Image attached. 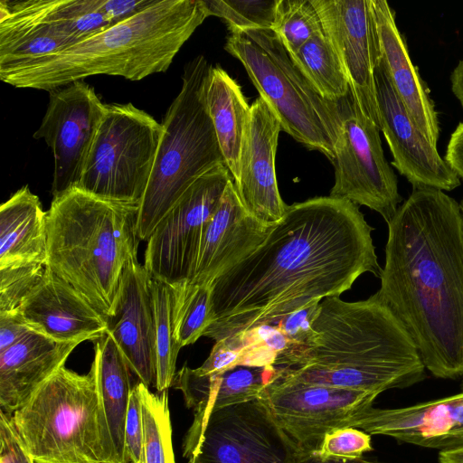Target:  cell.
Here are the masks:
<instances>
[{
	"instance_id": "6da1fadb",
	"label": "cell",
	"mask_w": 463,
	"mask_h": 463,
	"mask_svg": "<svg viewBox=\"0 0 463 463\" xmlns=\"http://www.w3.org/2000/svg\"><path fill=\"white\" fill-rule=\"evenodd\" d=\"M372 226L359 206L331 196L288 205L265 241L212 284L213 322L203 336L234 337L316 300L380 277Z\"/></svg>"
},
{
	"instance_id": "7a4b0ae2",
	"label": "cell",
	"mask_w": 463,
	"mask_h": 463,
	"mask_svg": "<svg viewBox=\"0 0 463 463\" xmlns=\"http://www.w3.org/2000/svg\"><path fill=\"white\" fill-rule=\"evenodd\" d=\"M375 293L441 379L463 376V213L444 191L416 189L387 223Z\"/></svg>"
},
{
	"instance_id": "3957f363",
	"label": "cell",
	"mask_w": 463,
	"mask_h": 463,
	"mask_svg": "<svg viewBox=\"0 0 463 463\" xmlns=\"http://www.w3.org/2000/svg\"><path fill=\"white\" fill-rule=\"evenodd\" d=\"M312 344L275 367L308 383L380 394L425 378L419 352L399 319L376 294L355 302L321 300Z\"/></svg>"
},
{
	"instance_id": "277c9868",
	"label": "cell",
	"mask_w": 463,
	"mask_h": 463,
	"mask_svg": "<svg viewBox=\"0 0 463 463\" xmlns=\"http://www.w3.org/2000/svg\"><path fill=\"white\" fill-rule=\"evenodd\" d=\"M209 16L203 0H155L137 14L61 51L0 68L15 88L53 90L105 74L140 80L165 72Z\"/></svg>"
},
{
	"instance_id": "5b68a950",
	"label": "cell",
	"mask_w": 463,
	"mask_h": 463,
	"mask_svg": "<svg viewBox=\"0 0 463 463\" xmlns=\"http://www.w3.org/2000/svg\"><path fill=\"white\" fill-rule=\"evenodd\" d=\"M138 206L71 188L52 197L46 212L48 269L108 320L116 313L124 269L137 259Z\"/></svg>"
},
{
	"instance_id": "8992f818",
	"label": "cell",
	"mask_w": 463,
	"mask_h": 463,
	"mask_svg": "<svg viewBox=\"0 0 463 463\" xmlns=\"http://www.w3.org/2000/svg\"><path fill=\"white\" fill-rule=\"evenodd\" d=\"M10 420L34 463H117L94 361L86 374L58 369Z\"/></svg>"
},
{
	"instance_id": "52a82bcc",
	"label": "cell",
	"mask_w": 463,
	"mask_h": 463,
	"mask_svg": "<svg viewBox=\"0 0 463 463\" xmlns=\"http://www.w3.org/2000/svg\"><path fill=\"white\" fill-rule=\"evenodd\" d=\"M211 67L203 55L185 65L181 90L161 122L164 134L138 206L140 241H147L161 219L197 178L225 164L205 103Z\"/></svg>"
},
{
	"instance_id": "ba28073f",
	"label": "cell",
	"mask_w": 463,
	"mask_h": 463,
	"mask_svg": "<svg viewBox=\"0 0 463 463\" xmlns=\"http://www.w3.org/2000/svg\"><path fill=\"white\" fill-rule=\"evenodd\" d=\"M224 49L238 59L281 130L334 161L340 120L336 102L322 99L270 29L230 33Z\"/></svg>"
},
{
	"instance_id": "9c48e42d",
	"label": "cell",
	"mask_w": 463,
	"mask_h": 463,
	"mask_svg": "<svg viewBox=\"0 0 463 463\" xmlns=\"http://www.w3.org/2000/svg\"><path fill=\"white\" fill-rule=\"evenodd\" d=\"M163 134L162 124L132 103L105 104L74 188L105 200L139 205Z\"/></svg>"
},
{
	"instance_id": "30bf717a",
	"label": "cell",
	"mask_w": 463,
	"mask_h": 463,
	"mask_svg": "<svg viewBox=\"0 0 463 463\" xmlns=\"http://www.w3.org/2000/svg\"><path fill=\"white\" fill-rule=\"evenodd\" d=\"M300 453L261 396L194 412L183 442L187 463H295Z\"/></svg>"
},
{
	"instance_id": "8fae6325",
	"label": "cell",
	"mask_w": 463,
	"mask_h": 463,
	"mask_svg": "<svg viewBox=\"0 0 463 463\" xmlns=\"http://www.w3.org/2000/svg\"><path fill=\"white\" fill-rule=\"evenodd\" d=\"M339 129L334 145L335 184L329 196L364 205L388 223L402 200L387 162L380 128L361 109L351 90L336 102Z\"/></svg>"
},
{
	"instance_id": "7c38bea8",
	"label": "cell",
	"mask_w": 463,
	"mask_h": 463,
	"mask_svg": "<svg viewBox=\"0 0 463 463\" xmlns=\"http://www.w3.org/2000/svg\"><path fill=\"white\" fill-rule=\"evenodd\" d=\"M232 179L225 164L197 178L161 219L147 240L144 266L169 286L189 284L207 224Z\"/></svg>"
},
{
	"instance_id": "4fadbf2b",
	"label": "cell",
	"mask_w": 463,
	"mask_h": 463,
	"mask_svg": "<svg viewBox=\"0 0 463 463\" xmlns=\"http://www.w3.org/2000/svg\"><path fill=\"white\" fill-rule=\"evenodd\" d=\"M378 394L300 382L275 373L261 397L302 452L316 451L325 435L351 427Z\"/></svg>"
},
{
	"instance_id": "5bb4252c",
	"label": "cell",
	"mask_w": 463,
	"mask_h": 463,
	"mask_svg": "<svg viewBox=\"0 0 463 463\" xmlns=\"http://www.w3.org/2000/svg\"><path fill=\"white\" fill-rule=\"evenodd\" d=\"M104 108L84 80L50 91L46 112L33 137L43 139L53 154L52 197L78 185Z\"/></svg>"
},
{
	"instance_id": "9a60e30c",
	"label": "cell",
	"mask_w": 463,
	"mask_h": 463,
	"mask_svg": "<svg viewBox=\"0 0 463 463\" xmlns=\"http://www.w3.org/2000/svg\"><path fill=\"white\" fill-rule=\"evenodd\" d=\"M362 111L380 128L374 69L381 53L370 0H311Z\"/></svg>"
},
{
	"instance_id": "2e32d148",
	"label": "cell",
	"mask_w": 463,
	"mask_h": 463,
	"mask_svg": "<svg viewBox=\"0 0 463 463\" xmlns=\"http://www.w3.org/2000/svg\"><path fill=\"white\" fill-rule=\"evenodd\" d=\"M380 130L392 156V165L413 190L433 188L449 192L461 180L420 131L409 115L381 62L374 69Z\"/></svg>"
},
{
	"instance_id": "e0dca14e",
	"label": "cell",
	"mask_w": 463,
	"mask_h": 463,
	"mask_svg": "<svg viewBox=\"0 0 463 463\" xmlns=\"http://www.w3.org/2000/svg\"><path fill=\"white\" fill-rule=\"evenodd\" d=\"M280 130L279 120L259 96L250 105L234 185L246 212L266 224L278 222L288 208L280 196L275 171Z\"/></svg>"
},
{
	"instance_id": "ac0fdd59",
	"label": "cell",
	"mask_w": 463,
	"mask_h": 463,
	"mask_svg": "<svg viewBox=\"0 0 463 463\" xmlns=\"http://www.w3.org/2000/svg\"><path fill=\"white\" fill-rule=\"evenodd\" d=\"M351 427L423 448L447 449L463 445V392L392 409L370 406Z\"/></svg>"
},
{
	"instance_id": "d6986e66",
	"label": "cell",
	"mask_w": 463,
	"mask_h": 463,
	"mask_svg": "<svg viewBox=\"0 0 463 463\" xmlns=\"http://www.w3.org/2000/svg\"><path fill=\"white\" fill-rule=\"evenodd\" d=\"M152 276L137 259L125 268L115 316L107 331L138 382L156 384L155 315Z\"/></svg>"
},
{
	"instance_id": "ffe728a7",
	"label": "cell",
	"mask_w": 463,
	"mask_h": 463,
	"mask_svg": "<svg viewBox=\"0 0 463 463\" xmlns=\"http://www.w3.org/2000/svg\"><path fill=\"white\" fill-rule=\"evenodd\" d=\"M17 313L33 331L61 342L97 341L109 330V320L48 268Z\"/></svg>"
},
{
	"instance_id": "44dd1931",
	"label": "cell",
	"mask_w": 463,
	"mask_h": 463,
	"mask_svg": "<svg viewBox=\"0 0 463 463\" xmlns=\"http://www.w3.org/2000/svg\"><path fill=\"white\" fill-rule=\"evenodd\" d=\"M274 224L263 223L246 212L232 179L207 224L188 285H212L222 272L253 252Z\"/></svg>"
},
{
	"instance_id": "7402d4cb",
	"label": "cell",
	"mask_w": 463,
	"mask_h": 463,
	"mask_svg": "<svg viewBox=\"0 0 463 463\" xmlns=\"http://www.w3.org/2000/svg\"><path fill=\"white\" fill-rule=\"evenodd\" d=\"M377 32L380 61L390 81L420 131L437 146L439 122L428 87L412 63L395 12L385 0H370Z\"/></svg>"
},
{
	"instance_id": "603a6c76",
	"label": "cell",
	"mask_w": 463,
	"mask_h": 463,
	"mask_svg": "<svg viewBox=\"0 0 463 463\" xmlns=\"http://www.w3.org/2000/svg\"><path fill=\"white\" fill-rule=\"evenodd\" d=\"M80 341L61 342L32 331L0 353V410L12 414L65 362Z\"/></svg>"
},
{
	"instance_id": "cb8c5ba5",
	"label": "cell",
	"mask_w": 463,
	"mask_h": 463,
	"mask_svg": "<svg viewBox=\"0 0 463 463\" xmlns=\"http://www.w3.org/2000/svg\"><path fill=\"white\" fill-rule=\"evenodd\" d=\"M274 373L272 365H237L214 373L184 365L176 373L172 386L181 391L186 406L198 412L260 398Z\"/></svg>"
},
{
	"instance_id": "d4e9b609",
	"label": "cell",
	"mask_w": 463,
	"mask_h": 463,
	"mask_svg": "<svg viewBox=\"0 0 463 463\" xmlns=\"http://www.w3.org/2000/svg\"><path fill=\"white\" fill-rule=\"evenodd\" d=\"M47 262L46 212L27 185L0 207V268Z\"/></svg>"
},
{
	"instance_id": "484cf974",
	"label": "cell",
	"mask_w": 463,
	"mask_h": 463,
	"mask_svg": "<svg viewBox=\"0 0 463 463\" xmlns=\"http://www.w3.org/2000/svg\"><path fill=\"white\" fill-rule=\"evenodd\" d=\"M204 97L225 165L236 183L250 106L241 85L220 66L211 67Z\"/></svg>"
},
{
	"instance_id": "4316f807",
	"label": "cell",
	"mask_w": 463,
	"mask_h": 463,
	"mask_svg": "<svg viewBox=\"0 0 463 463\" xmlns=\"http://www.w3.org/2000/svg\"><path fill=\"white\" fill-rule=\"evenodd\" d=\"M99 396L117 463H123L126 418L133 386L130 368L107 332L96 341L95 355Z\"/></svg>"
},
{
	"instance_id": "83f0119b",
	"label": "cell",
	"mask_w": 463,
	"mask_h": 463,
	"mask_svg": "<svg viewBox=\"0 0 463 463\" xmlns=\"http://www.w3.org/2000/svg\"><path fill=\"white\" fill-rule=\"evenodd\" d=\"M101 0H1L0 8L47 25L72 45L114 24L100 11Z\"/></svg>"
},
{
	"instance_id": "f1b7e54d",
	"label": "cell",
	"mask_w": 463,
	"mask_h": 463,
	"mask_svg": "<svg viewBox=\"0 0 463 463\" xmlns=\"http://www.w3.org/2000/svg\"><path fill=\"white\" fill-rule=\"evenodd\" d=\"M72 45L54 29L0 8V68Z\"/></svg>"
},
{
	"instance_id": "f546056e",
	"label": "cell",
	"mask_w": 463,
	"mask_h": 463,
	"mask_svg": "<svg viewBox=\"0 0 463 463\" xmlns=\"http://www.w3.org/2000/svg\"><path fill=\"white\" fill-rule=\"evenodd\" d=\"M289 56L297 69L325 100L335 103L349 92L350 86L343 65L324 31L315 34Z\"/></svg>"
},
{
	"instance_id": "4dcf8cb0",
	"label": "cell",
	"mask_w": 463,
	"mask_h": 463,
	"mask_svg": "<svg viewBox=\"0 0 463 463\" xmlns=\"http://www.w3.org/2000/svg\"><path fill=\"white\" fill-rule=\"evenodd\" d=\"M169 287L174 337L182 348L203 336L213 322L212 285Z\"/></svg>"
},
{
	"instance_id": "1f68e13d",
	"label": "cell",
	"mask_w": 463,
	"mask_h": 463,
	"mask_svg": "<svg viewBox=\"0 0 463 463\" xmlns=\"http://www.w3.org/2000/svg\"><path fill=\"white\" fill-rule=\"evenodd\" d=\"M136 386L142 408V463H175L167 391L152 392L141 382Z\"/></svg>"
},
{
	"instance_id": "d6a6232c",
	"label": "cell",
	"mask_w": 463,
	"mask_h": 463,
	"mask_svg": "<svg viewBox=\"0 0 463 463\" xmlns=\"http://www.w3.org/2000/svg\"><path fill=\"white\" fill-rule=\"evenodd\" d=\"M151 290L155 315L156 384L157 392L168 391L175 377L181 347L174 337L171 319L170 287L152 277Z\"/></svg>"
},
{
	"instance_id": "836d02e7",
	"label": "cell",
	"mask_w": 463,
	"mask_h": 463,
	"mask_svg": "<svg viewBox=\"0 0 463 463\" xmlns=\"http://www.w3.org/2000/svg\"><path fill=\"white\" fill-rule=\"evenodd\" d=\"M272 31L293 54L323 28L311 0H279Z\"/></svg>"
},
{
	"instance_id": "e575fe53",
	"label": "cell",
	"mask_w": 463,
	"mask_h": 463,
	"mask_svg": "<svg viewBox=\"0 0 463 463\" xmlns=\"http://www.w3.org/2000/svg\"><path fill=\"white\" fill-rule=\"evenodd\" d=\"M209 16L225 21L230 33L270 29L279 0H203Z\"/></svg>"
},
{
	"instance_id": "d590c367",
	"label": "cell",
	"mask_w": 463,
	"mask_h": 463,
	"mask_svg": "<svg viewBox=\"0 0 463 463\" xmlns=\"http://www.w3.org/2000/svg\"><path fill=\"white\" fill-rule=\"evenodd\" d=\"M47 262H23L0 268V314L17 313L29 293L40 283Z\"/></svg>"
},
{
	"instance_id": "8d00e7d4",
	"label": "cell",
	"mask_w": 463,
	"mask_h": 463,
	"mask_svg": "<svg viewBox=\"0 0 463 463\" xmlns=\"http://www.w3.org/2000/svg\"><path fill=\"white\" fill-rule=\"evenodd\" d=\"M372 449L370 434L354 427H343L326 433L313 453L322 459H354Z\"/></svg>"
},
{
	"instance_id": "74e56055",
	"label": "cell",
	"mask_w": 463,
	"mask_h": 463,
	"mask_svg": "<svg viewBox=\"0 0 463 463\" xmlns=\"http://www.w3.org/2000/svg\"><path fill=\"white\" fill-rule=\"evenodd\" d=\"M321 300H316L308 306L284 316L274 325L297 349L310 345L315 338L316 331L313 323L317 314Z\"/></svg>"
},
{
	"instance_id": "f35d334b",
	"label": "cell",
	"mask_w": 463,
	"mask_h": 463,
	"mask_svg": "<svg viewBox=\"0 0 463 463\" xmlns=\"http://www.w3.org/2000/svg\"><path fill=\"white\" fill-rule=\"evenodd\" d=\"M142 408L135 383L132 388L126 418L123 463H142Z\"/></svg>"
},
{
	"instance_id": "ab89813d",
	"label": "cell",
	"mask_w": 463,
	"mask_h": 463,
	"mask_svg": "<svg viewBox=\"0 0 463 463\" xmlns=\"http://www.w3.org/2000/svg\"><path fill=\"white\" fill-rule=\"evenodd\" d=\"M0 463H34L21 445L10 414L0 410Z\"/></svg>"
},
{
	"instance_id": "60d3db41",
	"label": "cell",
	"mask_w": 463,
	"mask_h": 463,
	"mask_svg": "<svg viewBox=\"0 0 463 463\" xmlns=\"http://www.w3.org/2000/svg\"><path fill=\"white\" fill-rule=\"evenodd\" d=\"M243 348L235 346L227 339L217 341L208 358L198 369L205 373H214L237 366Z\"/></svg>"
},
{
	"instance_id": "b9f144b4",
	"label": "cell",
	"mask_w": 463,
	"mask_h": 463,
	"mask_svg": "<svg viewBox=\"0 0 463 463\" xmlns=\"http://www.w3.org/2000/svg\"><path fill=\"white\" fill-rule=\"evenodd\" d=\"M155 0H101L100 11L112 23L124 21L151 5Z\"/></svg>"
},
{
	"instance_id": "7bdbcfd3",
	"label": "cell",
	"mask_w": 463,
	"mask_h": 463,
	"mask_svg": "<svg viewBox=\"0 0 463 463\" xmlns=\"http://www.w3.org/2000/svg\"><path fill=\"white\" fill-rule=\"evenodd\" d=\"M32 331L18 313L0 314V353L18 343Z\"/></svg>"
},
{
	"instance_id": "ee69618b",
	"label": "cell",
	"mask_w": 463,
	"mask_h": 463,
	"mask_svg": "<svg viewBox=\"0 0 463 463\" xmlns=\"http://www.w3.org/2000/svg\"><path fill=\"white\" fill-rule=\"evenodd\" d=\"M444 159L463 180V121L459 122L451 133Z\"/></svg>"
},
{
	"instance_id": "f6af8a7d",
	"label": "cell",
	"mask_w": 463,
	"mask_h": 463,
	"mask_svg": "<svg viewBox=\"0 0 463 463\" xmlns=\"http://www.w3.org/2000/svg\"><path fill=\"white\" fill-rule=\"evenodd\" d=\"M449 80L451 91L463 109V58L453 69Z\"/></svg>"
},
{
	"instance_id": "bcb514c9",
	"label": "cell",
	"mask_w": 463,
	"mask_h": 463,
	"mask_svg": "<svg viewBox=\"0 0 463 463\" xmlns=\"http://www.w3.org/2000/svg\"><path fill=\"white\" fill-rule=\"evenodd\" d=\"M295 463H380L360 458L354 459H322L313 452H302Z\"/></svg>"
},
{
	"instance_id": "7dc6e473",
	"label": "cell",
	"mask_w": 463,
	"mask_h": 463,
	"mask_svg": "<svg viewBox=\"0 0 463 463\" xmlns=\"http://www.w3.org/2000/svg\"><path fill=\"white\" fill-rule=\"evenodd\" d=\"M439 463H463V445L440 450Z\"/></svg>"
},
{
	"instance_id": "c3c4849f",
	"label": "cell",
	"mask_w": 463,
	"mask_h": 463,
	"mask_svg": "<svg viewBox=\"0 0 463 463\" xmlns=\"http://www.w3.org/2000/svg\"><path fill=\"white\" fill-rule=\"evenodd\" d=\"M459 205H460L461 211H462V213H463V199L461 200V202H460Z\"/></svg>"
},
{
	"instance_id": "681fc988",
	"label": "cell",
	"mask_w": 463,
	"mask_h": 463,
	"mask_svg": "<svg viewBox=\"0 0 463 463\" xmlns=\"http://www.w3.org/2000/svg\"><path fill=\"white\" fill-rule=\"evenodd\" d=\"M462 390H463V384H462Z\"/></svg>"
}]
</instances>
